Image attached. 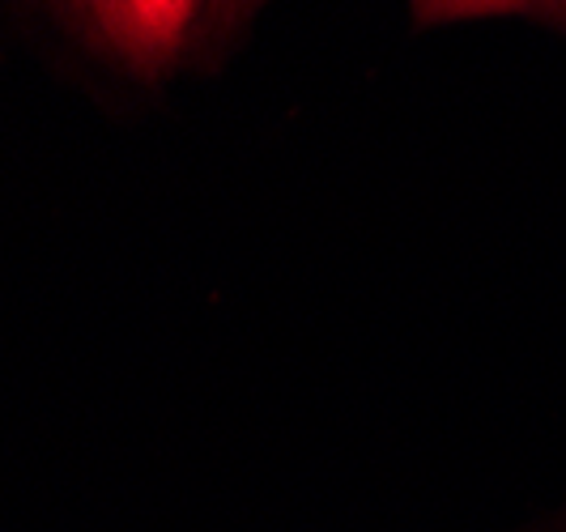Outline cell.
Masks as SVG:
<instances>
[{"instance_id":"cell-3","label":"cell","mask_w":566,"mask_h":532,"mask_svg":"<svg viewBox=\"0 0 566 532\" xmlns=\"http://www.w3.org/2000/svg\"><path fill=\"white\" fill-rule=\"evenodd\" d=\"M264 4L269 0H213V13H209V64L227 56Z\"/></svg>"},{"instance_id":"cell-4","label":"cell","mask_w":566,"mask_h":532,"mask_svg":"<svg viewBox=\"0 0 566 532\" xmlns=\"http://www.w3.org/2000/svg\"><path fill=\"white\" fill-rule=\"evenodd\" d=\"M533 532H566V507L554 515V520H545V524H541V529H533Z\"/></svg>"},{"instance_id":"cell-2","label":"cell","mask_w":566,"mask_h":532,"mask_svg":"<svg viewBox=\"0 0 566 532\" xmlns=\"http://www.w3.org/2000/svg\"><path fill=\"white\" fill-rule=\"evenodd\" d=\"M511 13H537L533 0H409V22L418 30L478 22V18H511Z\"/></svg>"},{"instance_id":"cell-6","label":"cell","mask_w":566,"mask_h":532,"mask_svg":"<svg viewBox=\"0 0 566 532\" xmlns=\"http://www.w3.org/2000/svg\"><path fill=\"white\" fill-rule=\"evenodd\" d=\"M545 18H554V22H563V27H566V4H558V9H549Z\"/></svg>"},{"instance_id":"cell-5","label":"cell","mask_w":566,"mask_h":532,"mask_svg":"<svg viewBox=\"0 0 566 532\" xmlns=\"http://www.w3.org/2000/svg\"><path fill=\"white\" fill-rule=\"evenodd\" d=\"M558 4H566V0H533L537 13H549V9H558Z\"/></svg>"},{"instance_id":"cell-1","label":"cell","mask_w":566,"mask_h":532,"mask_svg":"<svg viewBox=\"0 0 566 532\" xmlns=\"http://www.w3.org/2000/svg\"><path fill=\"white\" fill-rule=\"evenodd\" d=\"M69 60L124 90H163L209 64L213 0H13Z\"/></svg>"}]
</instances>
